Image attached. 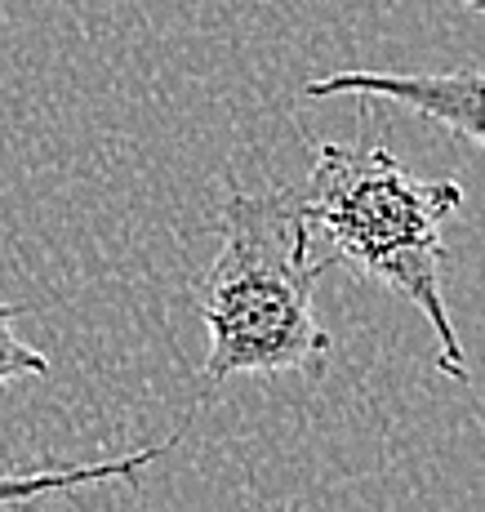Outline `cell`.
<instances>
[{"instance_id":"obj_1","label":"cell","mask_w":485,"mask_h":512,"mask_svg":"<svg viewBox=\"0 0 485 512\" xmlns=\"http://www.w3.org/2000/svg\"><path fill=\"white\" fill-rule=\"evenodd\" d=\"M312 245L294 192H227L219 254L196 285L210 383L232 374H303L316 383L325 374L334 339L316 321L312 294L334 263Z\"/></svg>"},{"instance_id":"obj_2","label":"cell","mask_w":485,"mask_h":512,"mask_svg":"<svg viewBox=\"0 0 485 512\" xmlns=\"http://www.w3.org/2000/svg\"><path fill=\"white\" fill-rule=\"evenodd\" d=\"M299 205L312 241L330 245L325 259L414 303L441 343L437 370L468 383V352L441 294V228L463 210L459 179H414L379 143H321Z\"/></svg>"},{"instance_id":"obj_3","label":"cell","mask_w":485,"mask_h":512,"mask_svg":"<svg viewBox=\"0 0 485 512\" xmlns=\"http://www.w3.org/2000/svg\"><path fill=\"white\" fill-rule=\"evenodd\" d=\"M303 98H383L485 152V72H343L316 76L303 85Z\"/></svg>"},{"instance_id":"obj_4","label":"cell","mask_w":485,"mask_h":512,"mask_svg":"<svg viewBox=\"0 0 485 512\" xmlns=\"http://www.w3.org/2000/svg\"><path fill=\"white\" fill-rule=\"evenodd\" d=\"M170 446L174 441H161V446H143V450H130V455L98 459V464H58V468H36V472H5V477H0V508L36 504V499H49V495H72V490L107 486V481L138 486L143 472Z\"/></svg>"},{"instance_id":"obj_5","label":"cell","mask_w":485,"mask_h":512,"mask_svg":"<svg viewBox=\"0 0 485 512\" xmlns=\"http://www.w3.org/2000/svg\"><path fill=\"white\" fill-rule=\"evenodd\" d=\"M23 317L18 303H0V388L18 379H45L49 374V357L36 352L27 339H18L14 321Z\"/></svg>"},{"instance_id":"obj_6","label":"cell","mask_w":485,"mask_h":512,"mask_svg":"<svg viewBox=\"0 0 485 512\" xmlns=\"http://www.w3.org/2000/svg\"><path fill=\"white\" fill-rule=\"evenodd\" d=\"M468 9H477V14H485V0H463Z\"/></svg>"}]
</instances>
